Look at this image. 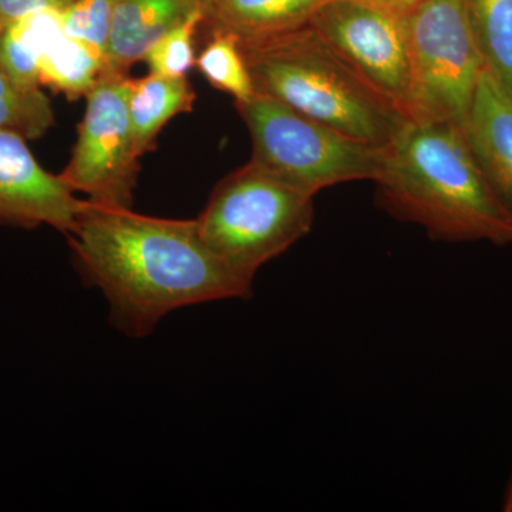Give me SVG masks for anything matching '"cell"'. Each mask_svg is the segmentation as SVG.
Segmentation results:
<instances>
[{"instance_id": "6da1fadb", "label": "cell", "mask_w": 512, "mask_h": 512, "mask_svg": "<svg viewBox=\"0 0 512 512\" xmlns=\"http://www.w3.org/2000/svg\"><path fill=\"white\" fill-rule=\"evenodd\" d=\"M67 238L84 284L103 293L111 325L128 338H146L177 309L252 295V285L202 242L195 220L147 217L86 200Z\"/></svg>"}, {"instance_id": "7a4b0ae2", "label": "cell", "mask_w": 512, "mask_h": 512, "mask_svg": "<svg viewBox=\"0 0 512 512\" xmlns=\"http://www.w3.org/2000/svg\"><path fill=\"white\" fill-rule=\"evenodd\" d=\"M377 204L443 242L512 245V214L461 126L409 120L384 150Z\"/></svg>"}, {"instance_id": "3957f363", "label": "cell", "mask_w": 512, "mask_h": 512, "mask_svg": "<svg viewBox=\"0 0 512 512\" xmlns=\"http://www.w3.org/2000/svg\"><path fill=\"white\" fill-rule=\"evenodd\" d=\"M255 93L346 136L387 146L406 126V113L372 86L311 25L239 40Z\"/></svg>"}, {"instance_id": "277c9868", "label": "cell", "mask_w": 512, "mask_h": 512, "mask_svg": "<svg viewBox=\"0 0 512 512\" xmlns=\"http://www.w3.org/2000/svg\"><path fill=\"white\" fill-rule=\"evenodd\" d=\"M313 198L249 161L217 184L195 221L212 254L252 285L262 266L311 232Z\"/></svg>"}, {"instance_id": "5b68a950", "label": "cell", "mask_w": 512, "mask_h": 512, "mask_svg": "<svg viewBox=\"0 0 512 512\" xmlns=\"http://www.w3.org/2000/svg\"><path fill=\"white\" fill-rule=\"evenodd\" d=\"M235 107L251 134V163L306 194L375 181L382 170L386 146L346 136L265 94Z\"/></svg>"}, {"instance_id": "8992f818", "label": "cell", "mask_w": 512, "mask_h": 512, "mask_svg": "<svg viewBox=\"0 0 512 512\" xmlns=\"http://www.w3.org/2000/svg\"><path fill=\"white\" fill-rule=\"evenodd\" d=\"M406 20L407 117L417 123L463 126L484 69L467 0H421L406 12Z\"/></svg>"}, {"instance_id": "52a82bcc", "label": "cell", "mask_w": 512, "mask_h": 512, "mask_svg": "<svg viewBox=\"0 0 512 512\" xmlns=\"http://www.w3.org/2000/svg\"><path fill=\"white\" fill-rule=\"evenodd\" d=\"M131 83L128 74L101 73L87 93L72 157L60 174L74 192L100 207H133L140 156L128 114Z\"/></svg>"}, {"instance_id": "ba28073f", "label": "cell", "mask_w": 512, "mask_h": 512, "mask_svg": "<svg viewBox=\"0 0 512 512\" xmlns=\"http://www.w3.org/2000/svg\"><path fill=\"white\" fill-rule=\"evenodd\" d=\"M309 25L406 113L410 84L406 12L375 0H325Z\"/></svg>"}, {"instance_id": "9c48e42d", "label": "cell", "mask_w": 512, "mask_h": 512, "mask_svg": "<svg viewBox=\"0 0 512 512\" xmlns=\"http://www.w3.org/2000/svg\"><path fill=\"white\" fill-rule=\"evenodd\" d=\"M59 175L42 167L26 140L0 130V224L35 229L47 225L69 235L86 201Z\"/></svg>"}, {"instance_id": "30bf717a", "label": "cell", "mask_w": 512, "mask_h": 512, "mask_svg": "<svg viewBox=\"0 0 512 512\" xmlns=\"http://www.w3.org/2000/svg\"><path fill=\"white\" fill-rule=\"evenodd\" d=\"M461 128L495 192L512 214V97L485 69Z\"/></svg>"}, {"instance_id": "8fae6325", "label": "cell", "mask_w": 512, "mask_h": 512, "mask_svg": "<svg viewBox=\"0 0 512 512\" xmlns=\"http://www.w3.org/2000/svg\"><path fill=\"white\" fill-rule=\"evenodd\" d=\"M202 13L204 0H117L103 73L127 74L161 37Z\"/></svg>"}, {"instance_id": "7c38bea8", "label": "cell", "mask_w": 512, "mask_h": 512, "mask_svg": "<svg viewBox=\"0 0 512 512\" xmlns=\"http://www.w3.org/2000/svg\"><path fill=\"white\" fill-rule=\"evenodd\" d=\"M325 0H212L205 20L239 40L261 39L308 25Z\"/></svg>"}, {"instance_id": "4fadbf2b", "label": "cell", "mask_w": 512, "mask_h": 512, "mask_svg": "<svg viewBox=\"0 0 512 512\" xmlns=\"http://www.w3.org/2000/svg\"><path fill=\"white\" fill-rule=\"evenodd\" d=\"M195 92L187 76L148 74L133 80L128 97L131 131L138 156L154 150L165 124L194 109Z\"/></svg>"}, {"instance_id": "5bb4252c", "label": "cell", "mask_w": 512, "mask_h": 512, "mask_svg": "<svg viewBox=\"0 0 512 512\" xmlns=\"http://www.w3.org/2000/svg\"><path fill=\"white\" fill-rule=\"evenodd\" d=\"M64 35L60 12L45 10L8 23L0 32V66L16 82L42 87L39 60Z\"/></svg>"}, {"instance_id": "9a60e30c", "label": "cell", "mask_w": 512, "mask_h": 512, "mask_svg": "<svg viewBox=\"0 0 512 512\" xmlns=\"http://www.w3.org/2000/svg\"><path fill=\"white\" fill-rule=\"evenodd\" d=\"M103 70L104 56L100 52L66 35L47 47L39 60L40 84L70 100L86 97Z\"/></svg>"}, {"instance_id": "2e32d148", "label": "cell", "mask_w": 512, "mask_h": 512, "mask_svg": "<svg viewBox=\"0 0 512 512\" xmlns=\"http://www.w3.org/2000/svg\"><path fill=\"white\" fill-rule=\"evenodd\" d=\"M484 69L512 97V0H467Z\"/></svg>"}, {"instance_id": "e0dca14e", "label": "cell", "mask_w": 512, "mask_h": 512, "mask_svg": "<svg viewBox=\"0 0 512 512\" xmlns=\"http://www.w3.org/2000/svg\"><path fill=\"white\" fill-rule=\"evenodd\" d=\"M55 119L42 87L23 86L0 66V130L35 141L55 126Z\"/></svg>"}, {"instance_id": "ac0fdd59", "label": "cell", "mask_w": 512, "mask_h": 512, "mask_svg": "<svg viewBox=\"0 0 512 512\" xmlns=\"http://www.w3.org/2000/svg\"><path fill=\"white\" fill-rule=\"evenodd\" d=\"M195 66L212 87L231 94L235 101L251 99L255 94L239 37L234 33L212 29L211 39L195 60Z\"/></svg>"}, {"instance_id": "d6986e66", "label": "cell", "mask_w": 512, "mask_h": 512, "mask_svg": "<svg viewBox=\"0 0 512 512\" xmlns=\"http://www.w3.org/2000/svg\"><path fill=\"white\" fill-rule=\"evenodd\" d=\"M204 20V13L194 16L161 37L144 57L150 73L167 77L187 76L197 60L194 37Z\"/></svg>"}, {"instance_id": "ffe728a7", "label": "cell", "mask_w": 512, "mask_h": 512, "mask_svg": "<svg viewBox=\"0 0 512 512\" xmlns=\"http://www.w3.org/2000/svg\"><path fill=\"white\" fill-rule=\"evenodd\" d=\"M117 0H74L60 12L64 35L92 46L106 56Z\"/></svg>"}, {"instance_id": "44dd1931", "label": "cell", "mask_w": 512, "mask_h": 512, "mask_svg": "<svg viewBox=\"0 0 512 512\" xmlns=\"http://www.w3.org/2000/svg\"><path fill=\"white\" fill-rule=\"evenodd\" d=\"M73 2L74 0H0V22L6 26L33 13L45 10L62 12Z\"/></svg>"}, {"instance_id": "7402d4cb", "label": "cell", "mask_w": 512, "mask_h": 512, "mask_svg": "<svg viewBox=\"0 0 512 512\" xmlns=\"http://www.w3.org/2000/svg\"><path fill=\"white\" fill-rule=\"evenodd\" d=\"M375 2L383 3L389 8L399 10V12H409L414 6L419 5L421 0H375Z\"/></svg>"}, {"instance_id": "603a6c76", "label": "cell", "mask_w": 512, "mask_h": 512, "mask_svg": "<svg viewBox=\"0 0 512 512\" xmlns=\"http://www.w3.org/2000/svg\"><path fill=\"white\" fill-rule=\"evenodd\" d=\"M503 511L512 512V474L504 494Z\"/></svg>"}, {"instance_id": "cb8c5ba5", "label": "cell", "mask_w": 512, "mask_h": 512, "mask_svg": "<svg viewBox=\"0 0 512 512\" xmlns=\"http://www.w3.org/2000/svg\"><path fill=\"white\" fill-rule=\"evenodd\" d=\"M212 0H204L205 5H208V3H211Z\"/></svg>"}, {"instance_id": "d4e9b609", "label": "cell", "mask_w": 512, "mask_h": 512, "mask_svg": "<svg viewBox=\"0 0 512 512\" xmlns=\"http://www.w3.org/2000/svg\"><path fill=\"white\" fill-rule=\"evenodd\" d=\"M3 28H5V25H3L2 22H0V30H2Z\"/></svg>"}, {"instance_id": "484cf974", "label": "cell", "mask_w": 512, "mask_h": 512, "mask_svg": "<svg viewBox=\"0 0 512 512\" xmlns=\"http://www.w3.org/2000/svg\"><path fill=\"white\" fill-rule=\"evenodd\" d=\"M0 32H2V30H0Z\"/></svg>"}]
</instances>
